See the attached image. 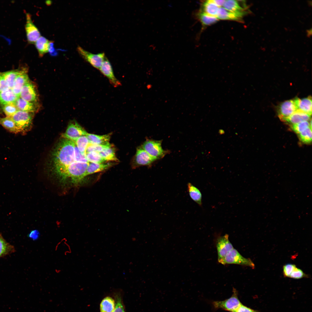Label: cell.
Returning a JSON list of instances; mask_svg holds the SVG:
<instances>
[{"label":"cell","mask_w":312,"mask_h":312,"mask_svg":"<svg viewBox=\"0 0 312 312\" xmlns=\"http://www.w3.org/2000/svg\"><path fill=\"white\" fill-rule=\"evenodd\" d=\"M77 50L79 54L94 68L99 69L106 57L104 52L95 54L87 51L78 46Z\"/></svg>","instance_id":"5"},{"label":"cell","mask_w":312,"mask_h":312,"mask_svg":"<svg viewBox=\"0 0 312 312\" xmlns=\"http://www.w3.org/2000/svg\"><path fill=\"white\" fill-rule=\"evenodd\" d=\"M187 186L188 191L191 198L199 206H202V195L199 190L190 183H187Z\"/></svg>","instance_id":"24"},{"label":"cell","mask_w":312,"mask_h":312,"mask_svg":"<svg viewBox=\"0 0 312 312\" xmlns=\"http://www.w3.org/2000/svg\"><path fill=\"white\" fill-rule=\"evenodd\" d=\"M116 307L114 299L110 296L104 298L101 301L100 306V312H113Z\"/></svg>","instance_id":"25"},{"label":"cell","mask_w":312,"mask_h":312,"mask_svg":"<svg viewBox=\"0 0 312 312\" xmlns=\"http://www.w3.org/2000/svg\"><path fill=\"white\" fill-rule=\"evenodd\" d=\"M73 141L75 142L79 150L81 152L86 154L87 147L89 143V140L87 136L86 135L82 136Z\"/></svg>","instance_id":"32"},{"label":"cell","mask_w":312,"mask_h":312,"mask_svg":"<svg viewBox=\"0 0 312 312\" xmlns=\"http://www.w3.org/2000/svg\"><path fill=\"white\" fill-rule=\"evenodd\" d=\"M309 127L311 128V124H310L308 121H304L292 125L291 126V129L298 134Z\"/></svg>","instance_id":"34"},{"label":"cell","mask_w":312,"mask_h":312,"mask_svg":"<svg viewBox=\"0 0 312 312\" xmlns=\"http://www.w3.org/2000/svg\"><path fill=\"white\" fill-rule=\"evenodd\" d=\"M226 264H238L249 266L252 268L255 267L254 263L250 259L244 257L234 248L226 256L223 265Z\"/></svg>","instance_id":"7"},{"label":"cell","mask_w":312,"mask_h":312,"mask_svg":"<svg viewBox=\"0 0 312 312\" xmlns=\"http://www.w3.org/2000/svg\"><path fill=\"white\" fill-rule=\"evenodd\" d=\"M238 297V293L235 289L233 294L229 298L222 301H215L213 305L216 309H221L231 312H235L241 304Z\"/></svg>","instance_id":"4"},{"label":"cell","mask_w":312,"mask_h":312,"mask_svg":"<svg viewBox=\"0 0 312 312\" xmlns=\"http://www.w3.org/2000/svg\"><path fill=\"white\" fill-rule=\"evenodd\" d=\"M87 132L77 122L73 121L68 124L65 131L62 135V138L74 141L78 138L86 135Z\"/></svg>","instance_id":"11"},{"label":"cell","mask_w":312,"mask_h":312,"mask_svg":"<svg viewBox=\"0 0 312 312\" xmlns=\"http://www.w3.org/2000/svg\"><path fill=\"white\" fill-rule=\"evenodd\" d=\"M50 41L45 37L41 36L34 43L40 57H42L49 52Z\"/></svg>","instance_id":"22"},{"label":"cell","mask_w":312,"mask_h":312,"mask_svg":"<svg viewBox=\"0 0 312 312\" xmlns=\"http://www.w3.org/2000/svg\"><path fill=\"white\" fill-rule=\"evenodd\" d=\"M245 14L229 11L223 7L219 8L216 17L218 20H229L238 21H242L243 17Z\"/></svg>","instance_id":"17"},{"label":"cell","mask_w":312,"mask_h":312,"mask_svg":"<svg viewBox=\"0 0 312 312\" xmlns=\"http://www.w3.org/2000/svg\"><path fill=\"white\" fill-rule=\"evenodd\" d=\"M306 276L305 274L301 269L296 267L291 274L289 277L298 279L305 277Z\"/></svg>","instance_id":"39"},{"label":"cell","mask_w":312,"mask_h":312,"mask_svg":"<svg viewBox=\"0 0 312 312\" xmlns=\"http://www.w3.org/2000/svg\"><path fill=\"white\" fill-rule=\"evenodd\" d=\"M311 116V115L308 114L297 110L284 122L289 123L292 125L304 121H308L310 120Z\"/></svg>","instance_id":"21"},{"label":"cell","mask_w":312,"mask_h":312,"mask_svg":"<svg viewBox=\"0 0 312 312\" xmlns=\"http://www.w3.org/2000/svg\"><path fill=\"white\" fill-rule=\"evenodd\" d=\"M51 55H55L57 53L54 47V43L53 41H50V47L49 50V52Z\"/></svg>","instance_id":"44"},{"label":"cell","mask_w":312,"mask_h":312,"mask_svg":"<svg viewBox=\"0 0 312 312\" xmlns=\"http://www.w3.org/2000/svg\"><path fill=\"white\" fill-rule=\"evenodd\" d=\"M21 70H13L1 73L10 88L12 89L15 80Z\"/></svg>","instance_id":"30"},{"label":"cell","mask_w":312,"mask_h":312,"mask_svg":"<svg viewBox=\"0 0 312 312\" xmlns=\"http://www.w3.org/2000/svg\"><path fill=\"white\" fill-rule=\"evenodd\" d=\"M0 124L9 131L14 133L19 132L14 121L11 117L0 118Z\"/></svg>","instance_id":"29"},{"label":"cell","mask_w":312,"mask_h":312,"mask_svg":"<svg viewBox=\"0 0 312 312\" xmlns=\"http://www.w3.org/2000/svg\"><path fill=\"white\" fill-rule=\"evenodd\" d=\"M109 146L94 144L89 142L86 150V153L91 152H96L99 153L106 148L110 146Z\"/></svg>","instance_id":"38"},{"label":"cell","mask_w":312,"mask_h":312,"mask_svg":"<svg viewBox=\"0 0 312 312\" xmlns=\"http://www.w3.org/2000/svg\"><path fill=\"white\" fill-rule=\"evenodd\" d=\"M15 250L14 246L7 242L0 233V258L14 252Z\"/></svg>","instance_id":"26"},{"label":"cell","mask_w":312,"mask_h":312,"mask_svg":"<svg viewBox=\"0 0 312 312\" xmlns=\"http://www.w3.org/2000/svg\"><path fill=\"white\" fill-rule=\"evenodd\" d=\"M2 106L3 111L6 116L11 117L18 110L14 103L5 104Z\"/></svg>","instance_id":"36"},{"label":"cell","mask_w":312,"mask_h":312,"mask_svg":"<svg viewBox=\"0 0 312 312\" xmlns=\"http://www.w3.org/2000/svg\"><path fill=\"white\" fill-rule=\"evenodd\" d=\"M89 163L76 162L72 164L63 173L60 177L62 180L70 178L73 183L78 184L86 177Z\"/></svg>","instance_id":"1"},{"label":"cell","mask_w":312,"mask_h":312,"mask_svg":"<svg viewBox=\"0 0 312 312\" xmlns=\"http://www.w3.org/2000/svg\"><path fill=\"white\" fill-rule=\"evenodd\" d=\"M19 97L29 102H38V94L34 84L30 81L25 84L21 90Z\"/></svg>","instance_id":"12"},{"label":"cell","mask_w":312,"mask_h":312,"mask_svg":"<svg viewBox=\"0 0 312 312\" xmlns=\"http://www.w3.org/2000/svg\"><path fill=\"white\" fill-rule=\"evenodd\" d=\"M227 234L218 237L216 241V247L218 262L223 265L224 259L227 254L233 248L229 239Z\"/></svg>","instance_id":"6"},{"label":"cell","mask_w":312,"mask_h":312,"mask_svg":"<svg viewBox=\"0 0 312 312\" xmlns=\"http://www.w3.org/2000/svg\"><path fill=\"white\" fill-rule=\"evenodd\" d=\"M86 159L89 162L95 163H104L106 161L99 153L93 151L86 153Z\"/></svg>","instance_id":"33"},{"label":"cell","mask_w":312,"mask_h":312,"mask_svg":"<svg viewBox=\"0 0 312 312\" xmlns=\"http://www.w3.org/2000/svg\"><path fill=\"white\" fill-rule=\"evenodd\" d=\"M114 296L116 302V307L113 312H126L120 293L116 292Z\"/></svg>","instance_id":"35"},{"label":"cell","mask_w":312,"mask_h":312,"mask_svg":"<svg viewBox=\"0 0 312 312\" xmlns=\"http://www.w3.org/2000/svg\"><path fill=\"white\" fill-rule=\"evenodd\" d=\"M111 133L104 135H98L87 133L86 136L88 139L89 142L94 144L109 146V141L111 136Z\"/></svg>","instance_id":"18"},{"label":"cell","mask_w":312,"mask_h":312,"mask_svg":"<svg viewBox=\"0 0 312 312\" xmlns=\"http://www.w3.org/2000/svg\"><path fill=\"white\" fill-rule=\"evenodd\" d=\"M34 113L18 110L11 117L19 132H25L30 129Z\"/></svg>","instance_id":"3"},{"label":"cell","mask_w":312,"mask_h":312,"mask_svg":"<svg viewBox=\"0 0 312 312\" xmlns=\"http://www.w3.org/2000/svg\"><path fill=\"white\" fill-rule=\"evenodd\" d=\"M220 8L212 0H207L202 3L200 10L208 14L216 17Z\"/></svg>","instance_id":"27"},{"label":"cell","mask_w":312,"mask_h":312,"mask_svg":"<svg viewBox=\"0 0 312 312\" xmlns=\"http://www.w3.org/2000/svg\"><path fill=\"white\" fill-rule=\"evenodd\" d=\"M161 140H155L148 138L141 147L149 155L156 160L161 159L170 153L169 150H164L162 147Z\"/></svg>","instance_id":"2"},{"label":"cell","mask_w":312,"mask_h":312,"mask_svg":"<svg viewBox=\"0 0 312 312\" xmlns=\"http://www.w3.org/2000/svg\"><path fill=\"white\" fill-rule=\"evenodd\" d=\"M297 110L296 98L285 101L278 106V113L280 119L284 121Z\"/></svg>","instance_id":"8"},{"label":"cell","mask_w":312,"mask_h":312,"mask_svg":"<svg viewBox=\"0 0 312 312\" xmlns=\"http://www.w3.org/2000/svg\"><path fill=\"white\" fill-rule=\"evenodd\" d=\"M26 18L25 28L27 40L29 44H34L41 36V34L33 22L31 15L29 13H26Z\"/></svg>","instance_id":"10"},{"label":"cell","mask_w":312,"mask_h":312,"mask_svg":"<svg viewBox=\"0 0 312 312\" xmlns=\"http://www.w3.org/2000/svg\"><path fill=\"white\" fill-rule=\"evenodd\" d=\"M244 1L225 0L223 7L229 11L238 13L247 14L248 7Z\"/></svg>","instance_id":"14"},{"label":"cell","mask_w":312,"mask_h":312,"mask_svg":"<svg viewBox=\"0 0 312 312\" xmlns=\"http://www.w3.org/2000/svg\"><path fill=\"white\" fill-rule=\"evenodd\" d=\"M99 70L114 87H116L121 85L120 81L115 76L110 62L106 57Z\"/></svg>","instance_id":"13"},{"label":"cell","mask_w":312,"mask_h":312,"mask_svg":"<svg viewBox=\"0 0 312 312\" xmlns=\"http://www.w3.org/2000/svg\"><path fill=\"white\" fill-rule=\"evenodd\" d=\"M18 97L14 93L12 89L9 88L0 93V105H2L15 103Z\"/></svg>","instance_id":"23"},{"label":"cell","mask_w":312,"mask_h":312,"mask_svg":"<svg viewBox=\"0 0 312 312\" xmlns=\"http://www.w3.org/2000/svg\"><path fill=\"white\" fill-rule=\"evenodd\" d=\"M9 88L4 79L3 77L0 73V93Z\"/></svg>","instance_id":"42"},{"label":"cell","mask_w":312,"mask_h":312,"mask_svg":"<svg viewBox=\"0 0 312 312\" xmlns=\"http://www.w3.org/2000/svg\"><path fill=\"white\" fill-rule=\"evenodd\" d=\"M99 153L101 157L106 161H111L116 162L119 161L116 156L115 150L112 146Z\"/></svg>","instance_id":"31"},{"label":"cell","mask_w":312,"mask_h":312,"mask_svg":"<svg viewBox=\"0 0 312 312\" xmlns=\"http://www.w3.org/2000/svg\"><path fill=\"white\" fill-rule=\"evenodd\" d=\"M114 164L115 163H95L89 162L86 170V176L105 170L113 166Z\"/></svg>","instance_id":"19"},{"label":"cell","mask_w":312,"mask_h":312,"mask_svg":"<svg viewBox=\"0 0 312 312\" xmlns=\"http://www.w3.org/2000/svg\"><path fill=\"white\" fill-rule=\"evenodd\" d=\"M156 160L149 155L141 146L137 149L133 160V167L142 166H151Z\"/></svg>","instance_id":"9"},{"label":"cell","mask_w":312,"mask_h":312,"mask_svg":"<svg viewBox=\"0 0 312 312\" xmlns=\"http://www.w3.org/2000/svg\"><path fill=\"white\" fill-rule=\"evenodd\" d=\"M213 2L219 7L223 6L225 0H212Z\"/></svg>","instance_id":"45"},{"label":"cell","mask_w":312,"mask_h":312,"mask_svg":"<svg viewBox=\"0 0 312 312\" xmlns=\"http://www.w3.org/2000/svg\"><path fill=\"white\" fill-rule=\"evenodd\" d=\"M196 16L197 18L204 26L211 25L219 20L216 16L208 14L200 10L196 14Z\"/></svg>","instance_id":"28"},{"label":"cell","mask_w":312,"mask_h":312,"mask_svg":"<svg viewBox=\"0 0 312 312\" xmlns=\"http://www.w3.org/2000/svg\"><path fill=\"white\" fill-rule=\"evenodd\" d=\"M27 72V69L26 68L21 69L14 81L12 89L14 93L18 97H19L21 91L23 86L30 81Z\"/></svg>","instance_id":"15"},{"label":"cell","mask_w":312,"mask_h":312,"mask_svg":"<svg viewBox=\"0 0 312 312\" xmlns=\"http://www.w3.org/2000/svg\"><path fill=\"white\" fill-rule=\"evenodd\" d=\"M253 310L243 304L239 307L235 312H255Z\"/></svg>","instance_id":"43"},{"label":"cell","mask_w":312,"mask_h":312,"mask_svg":"<svg viewBox=\"0 0 312 312\" xmlns=\"http://www.w3.org/2000/svg\"><path fill=\"white\" fill-rule=\"evenodd\" d=\"M297 110L311 116L312 114V98L309 96L302 99L296 98Z\"/></svg>","instance_id":"20"},{"label":"cell","mask_w":312,"mask_h":312,"mask_svg":"<svg viewBox=\"0 0 312 312\" xmlns=\"http://www.w3.org/2000/svg\"><path fill=\"white\" fill-rule=\"evenodd\" d=\"M255 312H257L255 311Z\"/></svg>","instance_id":"46"},{"label":"cell","mask_w":312,"mask_h":312,"mask_svg":"<svg viewBox=\"0 0 312 312\" xmlns=\"http://www.w3.org/2000/svg\"><path fill=\"white\" fill-rule=\"evenodd\" d=\"M18 110L35 113L40 108L38 102H31L25 101L20 97L14 103Z\"/></svg>","instance_id":"16"},{"label":"cell","mask_w":312,"mask_h":312,"mask_svg":"<svg viewBox=\"0 0 312 312\" xmlns=\"http://www.w3.org/2000/svg\"><path fill=\"white\" fill-rule=\"evenodd\" d=\"M300 140L303 143L309 144L312 141L311 128L309 127L298 134Z\"/></svg>","instance_id":"37"},{"label":"cell","mask_w":312,"mask_h":312,"mask_svg":"<svg viewBox=\"0 0 312 312\" xmlns=\"http://www.w3.org/2000/svg\"><path fill=\"white\" fill-rule=\"evenodd\" d=\"M40 234L37 230H33L30 231L28 235V237L33 241L38 240L39 238Z\"/></svg>","instance_id":"41"},{"label":"cell","mask_w":312,"mask_h":312,"mask_svg":"<svg viewBox=\"0 0 312 312\" xmlns=\"http://www.w3.org/2000/svg\"><path fill=\"white\" fill-rule=\"evenodd\" d=\"M296 266L294 264L288 263L284 265L283 267V272L285 277H289V276Z\"/></svg>","instance_id":"40"}]
</instances>
